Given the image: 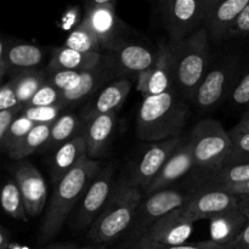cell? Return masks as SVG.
<instances>
[{
  "label": "cell",
  "instance_id": "obj_1",
  "mask_svg": "<svg viewBox=\"0 0 249 249\" xmlns=\"http://www.w3.org/2000/svg\"><path fill=\"white\" fill-rule=\"evenodd\" d=\"M142 199V190L133 184L128 175L122 178L114 185L104 211L88 229L87 245L96 249H108L121 242L128 233Z\"/></svg>",
  "mask_w": 249,
  "mask_h": 249
},
{
  "label": "cell",
  "instance_id": "obj_15",
  "mask_svg": "<svg viewBox=\"0 0 249 249\" xmlns=\"http://www.w3.org/2000/svg\"><path fill=\"white\" fill-rule=\"evenodd\" d=\"M101 41L104 50H112L119 43V22L116 15L114 5H97L88 2L85 16L82 22Z\"/></svg>",
  "mask_w": 249,
  "mask_h": 249
},
{
  "label": "cell",
  "instance_id": "obj_5",
  "mask_svg": "<svg viewBox=\"0 0 249 249\" xmlns=\"http://www.w3.org/2000/svg\"><path fill=\"white\" fill-rule=\"evenodd\" d=\"M191 146L196 168L212 172L229 163L232 155V140L230 133L220 122L203 119L192 128L187 139Z\"/></svg>",
  "mask_w": 249,
  "mask_h": 249
},
{
  "label": "cell",
  "instance_id": "obj_36",
  "mask_svg": "<svg viewBox=\"0 0 249 249\" xmlns=\"http://www.w3.org/2000/svg\"><path fill=\"white\" fill-rule=\"evenodd\" d=\"M230 136L232 140V155L229 162L249 160V131L235 126L230 131Z\"/></svg>",
  "mask_w": 249,
  "mask_h": 249
},
{
  "label": "cell",
  "instance_id": "obj_16",
  "mask_svg": "<svg viewBox=\"0 0 249 249\" xmlns=\"http://www.w3.org/2000/svg\"><path fill=\"white\" fill-rule=\"evenodd\" d=\"M117 124V112L100 114L85 122L82 135L87 143V156L90 160H99L106 155Z\"/></svg>",
  "mask_w": 249,
  "mask_h": 249
},
{
  "label": "cell",
  "instance_id": "obj_44",
  "mask_svg": "<svg viewBox=\"0 0 249 249\" xmlns=\"http://www.w3.org/2000/svg\"><path fill=\"white\" fill-rule=\"evenodd\" d=\"M218 190H223V191L229 192V194L236 195V196L241 197V198H249V181L237 185H231V186L221 187V189Z\"/></svg>",
  "mask_w": 249,
  "mask_h": 249
},
{
  "label": "cell",
  "instance_id": "obj_31",
  "mask_svg": "<svg viewBox=\"0 0 249 249\" xmlns=\"http://www.w3.org/2000/svg\"><path fill=\"white\" fill-rule=\"evenodd\" d=\"M116 249H231V246L220 245V243H216L212 240L194 243V245L185 243V245L179 246H167L152 242V241H148L142 237H136L122 240Z\"/></svg>",
  "mask_w": 249,
  "mask_h": 249
},
{
  "label": "cell",
  "instance_id": "obj_46",
  "mask_svg": "<svg viewBox=\"0 0 249 249\" xmlns=\"http://www.w3.org/2000/svg\"><path fill=\"white\" fill-rule=\"evenodd\" d=\"M10 247H11V240H10L9 231L0 226V249H9Z\"/></svg>",
  "mask_w": 249,
  "mask_h": 249
},
{
  "label": "cell",
  "instance_id": "obj_9",
  "mask_svg": "<svg viewBox=\"0 0 249 249\" xmlns=\"http://www.w3.org/2000/svg\"><path fill=\"white\" fill-rule=\"evenodd\" d=\"M242 201L241 197L218 189H202L192 191L190 198L181 207L186 215L194 223L203 219H213L221 213L238 208Z\"/></svg>",
  "mask_w": 249,
  "mask_h": 249
},
{
  "label": "cell",
  "instance_id": "obj_4",
  "mask_svg": "<svg viewBox=\"0 0 249 249\" xmlns=\"http://www.w3.org/2000/svg\"><path fill=\"white\" fill-rule=\"evenodd\" d=\"M209 34L201 27L185 39L172 40L175 61V85L184 99H194L199 83L208 72Z\"/></svg>",
  "mask_w": 249,
  "mask_h": 249
},
{
  "label": "cell",
  "instance_id": "obj_26",
  "mask_svg": "<svg viewBox=\"0 0 249 249\" xmlns=\"http://www.w3.org/2000/svg\"><path fill=\"white\" fill-rule=\"evenodd\" d=\"M43 60V50L36 45L21 43L5 48L4 62L6 63L9 72H14L15 74L23 71L36 70Z\"/></svg>",
  "mask_w": 249,
  "mask_h": 249
},
{
  "label": "cell",
  "instance_id": "obj_2",
  "mask_svg": "<svg viewBox=\"0 0 249 249\" xmlns=\"http://www.w3.org/2000/svg\"><path fill=\"white\" fill-rule=\"evenodd\" d=\"M100 170L101 162L87 157L56 182L41 224L39 242H49L60 232L71 212L79 203Z\"/></svg>",
  "mask_w": 249,
  "mask_h": 249
},
{
  "label": "cell",
  "instance_id": "obj_45",
  "mask_svg": "<svg viewBox=\"0 0 249 249\" xmlns=\"http://www.w3.org/2000/svg\"><path fill=\"white\" fill-rule=\"evenodd\" d=\"M41 249H96L90 245L80 246L77 243H55V245L46 246Z\"/></svg>",
  "mask_w": 249,
  "mask_h": 249
},
{
  "label": "cell",
  "instance_id": "obj_29",
  "mask_svg": "<svg viewBox=\"0 0 249 249\" xmlns=\"http://www.w3.org/2000/svg\"><path fill=\"white\" fill-rule=\"evenodd\" d=\"M46 79L48 77L45 73L39 70L23 71L12 75L11 80L14 82L18 104L26 106L29 100L38 91L39 88L46 82Z\"/></svg>",
  "mask_w": 249,
  "mask_h": 249
},
{
  "label": "cell",
  "instance_id": "obj_35",
  "mask_svg": "<svg viewBox=\"0 0 249 249\" xmlns=\"http://www.w3.org/2000/svg\"><path fill=\"white\" fill-rule=\"evenodd\" d=\"M62 101V92L53 87L48 79L39 88L38 91L34 94L24 107H41V106H53Z\"/></svg>",
  "mask_w": 249,
  "mask_h": 249
},
{
  "label": "cell",
  "instance_id": "obj_19",
  "mask_svg": "<svg viewBox=\"0 0 249 249\" xmlns=\"http://www.w3.org/2000/svg\"><path fill=\"white\" fill-rule=\"evenodd\" d=\"M131 84L128 78H119L101 90L96 99L88 105L87 108L80 114L84 122L90 121L100 114L117 112V109L124 104L130 92Z\"/></svg>",
  "mask_w": 249,
  "mask_h": 249
},
{
  "label": "cell",
  "instance_id": "obj_30",
  "mask_svg": "<svg viewBox=\"0 0 249 249\" xmlns=\"http://www.w3.org/2000/svg\"><path fill=\"white\" fill-rule=\"evenodd\" d=\"M0 206L11 218L22 221L28 220L21 191L15 180H7L0 190Z\"/></svg>",
  "mask_w": 249,
  "mask_h": 249
},
{
  "label": "cell",
  "instance_id": "obj_40",
  "mask_svg": "<svg viewBox=\"0 0 249 249\" xmlns=\"http://www.w3.org/2000/svg\"><path fill=\"white\" fill-rule=\"evenodd\" d=\"M17 106H19V104L16 96V91H15L14 82L10 79L9 82L0 87V112L11 109Z\"/></svg>",
  "mask_w": 249,
  "mask_h": 249
},
{
  "label": "cell",
  "instance_id": "obj_51",
  "mask_svg": "<svg viewBox=\"0 0 249 249\" xmlns=\"http://www.w3.org/2000/svg\"><path fill=\"white\" fill-rule=\"evenodd\" d=\"M4 53H5V46L2 45V43L0 41V65L4 63Z\"/></svg>",
  "mask_w": 249,
  "mask_h": 249
},
{
  "label": "cell",
  "instance_id": "obj_33",
  "mask_svg": "<svg viewBox=\"0 0 249 249\" xmlns=\"http://www.w3.org/2000/svg\"><path fill=\"white\" fill-rule=\"evenodd\" d=\"M36 125V124L34 122H32L31 119H28L23 114L19 113L12 121V123L10 124L9 129L6 131V135L4 138V141H2V148L6 151V153L12 147H15Z\"/></svg>",
  "mask_w": 249,
  "mask_h": 249
},
{
  "label": "cell",
  "instance_id": "obj_39",
  "mask_svg": "<svg viewBox=\"0 0 249 249\" xmlns=\"http://www.w3.org/2000/svg\"><path fill=\"white\" fill-rule=\"evenodd\" d=\"M246 34H249V2L247 6H246V9L241 12L240 16L231 24L224 40L237 38V36H246Z\"/></svg>",
  "mask_w": 249,
  "mask_h": 249
},
{
  "label": "cell",
  "instance_id": "obj_28",
  "mask_svg": "<svg viewBox=\"0 0 249 249\" xmlns=\"http://www.w3.org/2000/svg\"><path fill=\"white\" fill-rule=\"evenodd\" d=\"M53 124H36L15 147L7 152L10 158L15 160H22L23 158L33 155L39 148H45L50 139Z\"/></svg>",
  "mask_w": 249,
  "mask_h": 249
},
{
  "label": "cell",
  "instance_id": "obj_21",
  "mask_svg": "<svg viewBox=\"0 0 249 249\" xmlns=\"http://www.w3.org/2000/svg\"><path fill=\"white\" fill-rule=\"evenodd\" d=\"M106 56L101 53H80L73 49L61 46L53 50L49 62L48 71H88L97 67L105 61Z\"/></svg>",
  "mask_w": 249,
  "mask_h": 249
},
{
  "label": "cell",
  "instance_id": "obj_14",
  "mask_svg": "<svg viewBox=\"0 0 249 249\" xmlns=\"http://www.w3.org/2000/svg\"><path fill=\"white\" fill-rule=\"evenodd\" d=\"M195 168L196 163L192 155L191 146L189 140H184L170 155L150 185L143 190V196H150L160 190L168 189L175 181L186 177Z\"/></svg>",
  "mask_w": 249,
  "mask_h": 249
},
{
  "label": "cell",
  "instance_id": "obj_3",
  "mask_svg": "<svg viewBox=\"0 0 249 249\" xmlns=\"http://www.w3.org/2000/svg\"><path fill=\"white\" fill-rule=\"evenodd\" d=\"M189 117V107L174 89L143 97L136 121L140 140L156 142L181 136Z\"/></svg>",
  "mask_w": 249,
  "mask_h": 249
},
{
  "label": "cell",
  "instance_id": "obj_12",
  "mask_svg": "<svg viewBox=\"0 0 249 249\" xmlns=\"http://www.w3.org/2000/svg\"><path fill=\"white\" fill-rule=\"evenodd\" d=\"M14 180L21 191L28 216L36 218L40 215L48 199V189L38 168L32 163L21 160L14 168Z\"/></svg>",
  "mask_w": 249,
  "mask_h": 249
},
{
  "label": "cell",
  "instance_id": "obj_25",
  "mask_svg": "<svg viewBox=\"0 0 249 249\" xmlns=\"http://www.w3.org/2000/svg\"><path fill=\"white\" fill-rule=\"evenodd\" d=\"M111 67L112 66L111 62H109V58H105L104 62L97 66V67L83 71L82 78H80L77 87L74 89L70 90V91L62 92V101L66 105L75 104V102L82 101L85 97L94 94L101 87L102 83L106 80V78L108 77L109 68Z\"/></svg>",
  "mask_w": 249,
  "mask_h": 249
},
{
  "label": "cell",
  "instance_id": "obj_37",
  "mask_svg": "<svg viewBox=\"0 0 249 249\" xmlns=\"http://www.w3.org/2000/svg\"><path fill=\"white\" fill-rule=\"evenodd\" d=\"M82 73L83 71H55L50 72L48 80L61 92L70 91L78 85L82 78Z\"/></svg>",
  "mask_w": 249,
  "mask_h": 249
},
{
  "label": "cell",
  "instance_id": "obj_41",
  "mask_svg": "<svg viewBox=\"0 0 249 249\" xmlns=\"http://www.w3.org/2000/svg\"><path fill=\"white\" fill-rule=\"evenodd\" d=\"M23 109V106H17L14 107L11 109H6V111L0 112V150L2 148V141H4L5 135H6V131L9 129L10 124L12 123L15 118L18 116L19 113Z\"/></svg>",
  "mask_w": 249,
  "mask_h": 249
},
{
  "label": "cell",
  "instance_id": "obj_24",
  "mask_svg": "<svg viewBox=\"0 0 249 249\" xmlns=\"http://www.w3.org/2000/svg\"><path fill=\"white\" fill-rule=\"evenodd\" d=\"M246 181H249V160H240V162H229L219 169L206 172L198 187L221 189Z\"/></svg>",
  "mask_w": 249,
  "mask_h": 249
},
{
  "label": "cell",
  "instance_id": "obj_34",
  "mask_svg": "<svg viewBox=\"0 0 249 249\" xmlns=\"http://www.w3.org/2000/svg\"><path fill=\"white\" fill-rule=\"evenodd\" d=\"M67 105L63 101L53 106H41V107H23L21 114L31 119L36 124H53L56 119L61 116L62 111Z\"/></svg>",
  "mask_w": 249,
  "mask_h": 249
},
{
  "label": "cell",
  "instance_id": "obj_18",
  "mask_svg": "<svg viewBox=\"0 0 249 249\" xmlns=\"http://www.w3.org/2000/svg\"><path fill=\"white\" fill-rule=\"evenodd\" d=\"M249 0H218L204 19L209 38L214 41L225 39L231 24L246 9Z\"/></svg>",
  "mask_w": 249,
  "mask_h": 249
},
{
  "label": "cell",
  "instance_id": "obj_38",
  "mask_svg": "<svg viewBox=\"0 0 249 249\" xmlns=\"http://www.w3.org/2000/svg\"><path fill=\"white\" fill-rule=\"evenodd\" d=\"M231 101L236 106H249V70L243 73L233 87Z\"/></svg>",
  "mask_w": 249,
  "mask_h": 249
},
{
  "label": "cell",
  "instance_id": "obj_23",
  "mask_svg": "<svg viewBox=\"0 0 249 249\" xmlns=\"http://www.w3.org/2000/svg\"><path fill=\"white\" fill-rule=\"evenodd\" d=\"M87 157V143L84 136L80 133L56 150L51 164V175L53 181L57 182L62 179Z\"/></svg>",
  "mask_w": 249,
  "mask_h": 249
},
{
  "label": "cell",
  "instance_id": "obj_52",
  "mask_svg": "<svg viewBox=\"0 0 249 249\" xmlns=\"http://www.w3.org/2000/svg\"><path fill=\"white\" fill-rule=\"evenodd\" d=\"M242 206H243V208L249 211V198H247V201H243L242 199Z\"/></svg>",
  "mask_w": 249,
  "mask_h": 249
},
{
  "label": "cell",
  "instance_id": "obj_47",
  "mask_svg": "<svg viewBox=\"0 0 249 249\" xmlns=\"http://www.w3.org/2000/svg\"><path fill=\"white\" fill-rule=\"evenodd\" d=\"M218 2V0H203V11H204V19H206V16L209 14L212 9H213L214 5Z\"/></svg>",
  "mask_w": 249,
  "mask_h": 249
},
{
  "label": "cell",
  "instance_id": "obj_50",
  "mask_svg": "<svg viewBox=\"0 0 249 249\" xmlns=\"http://www.w3.org/2000/svg\"><path fill=\"white\" fill-rule=\"evenodd\" d=\"M7 72H9V68H7L6 63H1V65H0V80H1V78L4 77Z\"/></svg>",
  "mask_w": 249,
  "mask_h": 249
},
{
  "label": "cell",
  "instance_id": "obj_11",
  "mask_svg": "<svg viewBox=\"0 0 249 249\" xmlns=\"http://www.w3.org/2000/svg\"><path fill=\"white\" fill-rule=\"evenodd\" d=\"M182 141V136H177L151 143L128 175L131 182L140 187L143 192V190L150 185L153 178L158 174L160 168L164 165L170 155Z\"/></svg>",
  "mask_w": 249,
  "mask_h": 249
},
{
  "label": "cell",
  "instance_id": "obj_7",
  "mask_svg": "<svg viewBox=\"0 0 249 249\" xmlns=\"http://www.w3.org/2000/svg\"><path fill=\"white\" fill-rule=\"evenodd\" d=\"M170 40L179 41L204 26L203 0H160Z\"/></svg>",
  "mask_w": 249,
  "mask_h": 249
},
{
  "label": "cell",
  "instance_id": "obj_27",
  "mask_svg": "<svg viewBox=\"0 0 249 249\" xmlns=\"http://www.w3.org/2000/svg\"><path fill=\"white\" fill-rule=\"evenodd\" d=\"M84 124L85 122L80 114H61L51 126L50 139L45 145V148H56L57 150L61 145L79 135L82 133Z\"/></svg>",
  "mask_w": 249,
  "mask_h": 249
},
{
  "label": "cell",
  "instance_id": "obj_20",
  "mask_svg": "<svg viewBox=\"0 0 249 249\" xmlns=\"http://www.w3.org/2000/svg\"><path fill=\"white\" fill-rule=\"evenodd\" d=\"M173 83H175V61L173 43L170 40L169 43H160L156 51L148 96L169 91L173 89Z\"/></svg>",
  "mask_w": 249,
  "mask_h": 249
},
{
  "label": "cell",
  "instance_id": "obj_32",
  "mask_svg": "<svg viewBox=\"0 0 249 249\" xmlns=\"http://www.w3.org/2000/svg\"><path fill=\"white\" fill-rule=\"evenodd\" d=\"M63 46L80 53H101L104 50L99 38L83 23L71 32Z\"/></svg>",
  "mask_w": 249,
  "mask_h": 249
},
{
  "label": "cell",
  "instance_id": "obj_48",
  "mask_svg": "<svg viewBox=\"0 0 249 249\" xmlns=\"http://www.w3.org/2000/svg\"><path fill=\"white\" fill-rule=\"evenodd\" d=\"M236 126H238V128L242 129V130L249 131V111L242 117V119L240 121V123H238Z\"/></svg>",
  "mask_w": 249,
  "mask_h": 249
},
{
  "label": "cell",
  "instance_id": "obj_43",
  "mask_svg": "<svg viewBox=\"0 0 249 249\" xmlns=\"http://www.w3.org/2000/svg\"><path fill=\"white\" fill-rule=\"evenodd\" d=\"M245 212L249 216V211L245 209ZM230 246H231V249H249V221L247 225L245 226V229L241 231L240 235L236 237V240L233 241Z\"/></svg>",
  "mask_w": 249,
  "mask_h": 249
},
{
  "label": "cell",
  "instance_id": "obj_49",
  "mask_svg": "<svg viewBox=\"0 0 249 249\" xmlns=\"http://www.w3.org/2000/svg\"><path fill=\"white\" fill-rule=\"evenodd\" d=\"M116 0H90V2H94L97 5H106V4H112L114 5Z\"/></svg>",
  "mask_w": 249,
  "mask_h": 249
},
{
  "label": "cell",
  "instance_id": "obj_13",
  "mask_svg": "<svg viewBox=\"0 0 249 249\" xmlns=\"http://www.w3.org/2000/svg\"><path fill=\"white\" fill-rule=\"evenodd\" d=\"M194 224L180 207L155 221L140 237L160 245H185L194 231Z\"/></svg>",
  "mask_w": 249,
  "mask_h": 249
},
{
  "label": "cell",
  "instance_id": "obj_22",
  "mask_svg": "<svg viewBox=\"0 0 249 249\" xmlns=\"http://www.w3.org/2000/svg\"><path fill=\"white\" fill-rule=\"evenodd\" d=\"M249 221L242 203L238 208L221 213L211 219V240L220 245H231Z\"/></svg>",
  "mask_w": 249,
  "mask_h": 249
},
{
  "label": "cell",
  "instance_id": "obj_10",
  "mask_svg": "<svg viewBox=\"0 0 249 249\" xmlns=\"http://www.w3.org/2000/svg\"><path fill=\"white\" fill-rule=\"evenodd\" d=\"M236 71L237 65L235 62H221L219 66L208 71L199 83L192 102L201 109L215 107L232 87Z\"/></svg>",
  "mask_w": 249,
  "mask_h": 249
},
{
  "label": "cell",
  "instance_id": "obj_8",
  "mask_svg": "<svg viewBox=\"0 0 249 249\" xmlns=\"http://www.w3.org/2000/svg\"><path fill=\"white\" fill-rule=\"evenodd\" d=\"M113 165L104 168L90 182L78 203V211L73 218V229L77 231L85 230L91 226L97 216L104 211L113 191Z\"/></svg>",
  "mask_w": 249,
  "mask_h": 249
},
{
  "label": "cell",
  "instance_id": "obj_17",
  "mask_svg": "<svg viewBox=\"0 0 249 249\" xmlns=\"http://www.w3.org/2000/svg\"><path fill=\"white\" fill-rule=\"evenodd\" d=\"M113 57L109 58L112 67H116L122 73L138 74L142 71L152 68L156 53L139 44H129L119 41L113 49Z\"/></svg>",
  "mask_w": 249,
  "mask_h": 249
},
{
  "label": "cell",
  "instance_id": "obj_6",
  "mask_svg": "<svg viewBox=\"0 0 249 249\" xmlns=\"http://www.w3.org/2000/svg\"><path fill=\"white\" fill-rule=\"evenodd\" d=\"M190 195L191 192L187 194L178 190L165 189L155 192L150 196H143V199L136 209L133 224L123 240L142 236L155 221L169 212L184 206L189 201Z\"/></svg>",
  "mask_w": 249,
  "mask_h": 249
},
{
  "label": "cell",
  "instance_id": "obj_42",
  "mask_svg": "<svg viewBox=\"0 0 249 249\" xmlns=\"http://www.w3.org/2000/svg\"><path fill=\"white\" fill-rule=\"evenodd\" d=\"M151 75H152V68L142 71L136 74V90L142 95L143 97L148 96V89H150Z\"/></svg>",
  "mask_w": 249,
  "mask_h": 249
}]
</instances>
